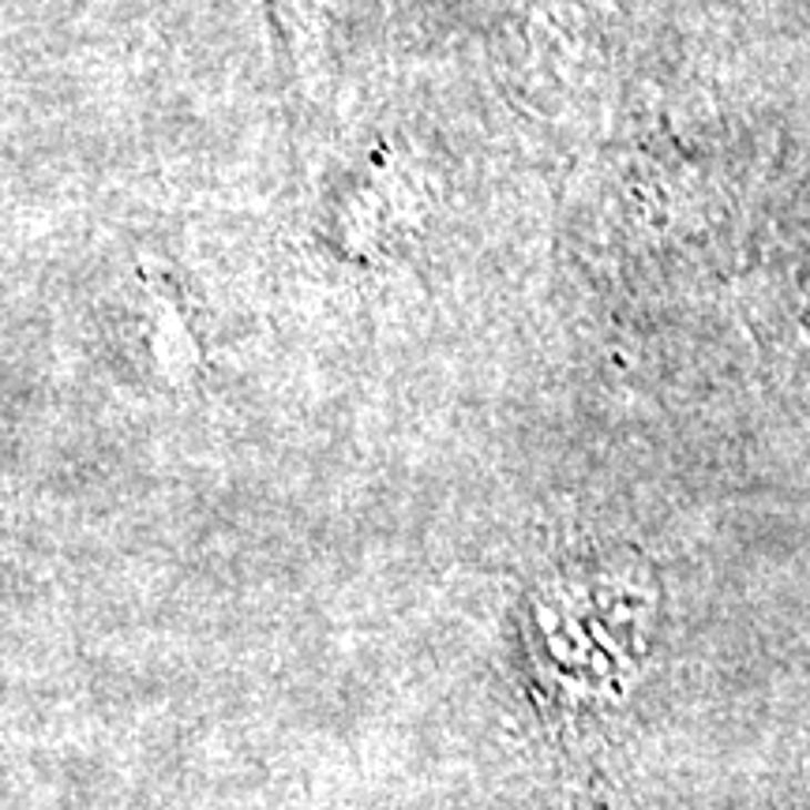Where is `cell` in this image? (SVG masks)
Segmentation results:
<instances>
[{
	"instance_id": "1",
	"label": "cell",
	"mask_w": 810,
	"mask_h": 810,
	"mask_svg": "<svg viewBox=\"0 0 810 810\" xmlns=\"http://www.w3.org/2000/svg\"><path fill=\"white\" fill-rule=\"evenodd\" d=\"M641 605L649 600L635 570L627 575L605 567L600 575H570L556 581L537 605L545 654L563 671H570L581 690L616 687L619 676H627L641 657V641L605 635V619Z\"/></svg>"
}]
</instances>
